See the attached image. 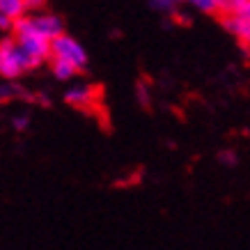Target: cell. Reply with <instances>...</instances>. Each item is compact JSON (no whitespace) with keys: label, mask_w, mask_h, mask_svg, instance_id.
Listing matches in <instances>:
<instances>
[{"label":"cell","mask_w":250,"mask_h":250,"mask_svg":"<svg viewBox=\"0 0 250 250\" xmlns=\"http://www.w3.org/2000/svg\"><path fill=\"white\" fill-rule=\"evenodd\" d=\"M30 69H35V64L23 53V48L19 46L14 35L7 32V37L0 39V78L2 81H16Z\"/></svg>","instance_id":"cell-1"},{"label":"cell","mask_w":250,"mask_h":250,"mask_svg":"<svg viewBox=\"0 0 250 250\" xmlns=\"http://www.w3.org/2000/svg\"><path fill=\"white\" fill-rule=\"evenodd\" d=\"M12 30H30L46 39H53L55 35L64 32V23H62V19L58 14L42 9V12H28V14L19 16Z\"/></svg>","instance_id":"cell-2"},{"label":"cell","mask_w":250,"mask_h":250,"mask_svg":"<svg viewBox=\"0 0 250 250\" xmlns=\"http://www.w3.org/2000/svg\"><path fill=\"white\" fill-rule=\"evenodd\" d=\"M48 58H60V60L69 62V64H74L78 71H83L87 67V51H85V46L78 42L76 37H71L67 32H60V35H55L51 39V55Z\"/></svg>","instance_id":"cell-3"},{"label":"cell","mask_w":250,"mask_h":250,"mask_svg":"<svg viewBox=\"0 0 250 250\" xmlns=\"http://www.w3.org/2000/svg\"><path fill=\"white\" fill-rule=\"evenodd\" d=\"M12 35H14V39L23 48V53L30 58V62L35 67H39V64H44L48 60V55H51V39H46L30 30H12Z\"/></svg>","instance_id":"cell-4"},{"label":"cell","mask_w":250,"mask_h":250,"mask_svg":"<svg viewBox=\"0 0 250 250\" xmlns=\"http://www.w3.org/2000/svg\"><path fill=\"white\" fill-rule=\"evenodd\" d=\"M223 28L236 37L241 44H248L250 39V14H223L220 16Z\"/></svg>","instance_id":"cell-5"},{"label":"cell","mask_w":250,"mask_h":250,"mask_svg":"<svg viewBox=\"0 0 250 250\" xmlns=\"http://www.w3.org/2000/svg\"><path fill=\"white\" fill-rule=\"evenodd\" d=\"M97 90L90 87V85H74V87H69L67 94H64V101H67L69 106L74 108H90L97 104Z\"/></svg>","instance_id":"cell-6"},{"label":"cell","mask_w":250,"mask_h":250,"mask_svg":"<svg viewBox=\"0 0 250 250\" xmlns=\"http://www.w3.org/2000/svg\"><path fill=\"white\" fill-rule=\"evenodd\" d=\"M216 14H250V0H216Z\"/></svg>","instance_id":"cell-7"},{"label":"cell","mask_w":250,"mask_h":250,"mask_svg":"<svg viewBox=\"0 0 250 250\" xmlns=\"http://www.w3.org/2000/svg\"><path fill=\"white\" fill-rule=\"evenodd\" d=\"M48 64H51V71H53V76L58 81H71L74 76H78L81 71H78L74 64H69V62L60 60V58H48Z\"/></svg>","instance_id":"cell-8"},{"label":"cell","mask_w":250,"mask_h":250,"mask_svg":"<svg viewBox=\"0 0 250 250\" xmlns=\"http://www.w3.org/2000/svg\"><path fill=\"white\" fill-rule=\"evenodd\" d=\"M0 14L16 21L19 16L25 14V0H0Z\"/></svg>","instance_id":"cell-9"},{"label":"cell","mask_w":250,"mask_h":250,"mask_svg":"<svg viewBox=\"0 0 250 250\" xmlns=\"http://www.w3.org/2000/svg\"><path fill=\"white\" fill-rule=\"evenodd\" d=\"M186 2L202 14H216V0H186Z\"/></svg>","instance_id":"cell-10"},{"label":"cell","mask_w":250,"mask_h":250,"mask_svg":"<svg viewBox=\"0 0 250 250\" xmlns=\"http://www.w3.org/2000/svg\"><path fill=\"white\" fill-rule=\"evenodd\" d=\"M179 2H184V0H149V5L159 12H172V9H177Z\"/></svg>","instance_id":"cell-11"},{"label":"cell","mask_w":250,"mask_h":250,"mask_svg":"<svg viewBox=\"0 0 250 250\" xmlns=\"http://www.w3.org/2000/svg\"><path fill=\"white\" fill-rule=\"evenodd\" d=\"M14 81H7V83H0V104H5L14 97Z\"/></svg>","instance_id":"cell-12"},{"label":"cell","mask_w":250,"mask_h":250,"mask_svg":"<svg viewBox=\"0 0 250 250\" xmlns=\"http://www.w3.org/2000/svg\"><path fill=\"white\" fill-rule=\"evenodd\" d=\"M12 126H14V131H19V133H21V131H25L28 126H30V120H28L25 115H16L14 120H12Z\"/></svg>","instance_id":"cell-13"},{"label":"cell","mask_w":250,"mask_h":250,"mask_svg":"<svg viewBox=\"0 0 250 250\" xmlns=\"http://www.w3.org/2000/svg\"><path fill=\"white\" fill-rule=\"evenodd\" d=\"M46 2L48 0H25V14L28 12H42V9H46Z\"/></svg>","instance_id":"cell-14"},{"label":"cell","mask_w":250,"mask_h":250,"mask_svg":"<svg viewBox=\"0 0 250 250\" xmlns=\"http://www.w3.org/2000/svg\"><path fill=\"white\" fill-rule=\"evenodd\" d=\"M218 161L223 163V166H229V167H234L236 163H239V159H236V154H234V152H220Z\"/></svg>","instance_id":"cell-15"},{"label":"cell","mask_w":250,"mask_h":250,"mask_svg":"<svg viewBox=\"0 0 250 250\" xmlns=\"http://www.w3.org/2000/svg\"><path fill=\"white\" fill-rule=\"evenodd\" d=\"M12 28H14V21H12L9 16L0 14V30H2V32H12Z\"/></svg>","instance_id":"cell-16"},{"label":"cell","mask_w":250,"mask_h":250,"mask_svg":"<svg viewBox=\"0 0 250 250\" xmlns=\"http://www.w3.org/2000/svg\"><path fill=\"white\" fill-rule=\"evenodd\" d=\"M138 94H140V101H143V104H147V92H145L143 85H138Z\"/></svg>","instance_id":"cell-17"}]
</instances>
